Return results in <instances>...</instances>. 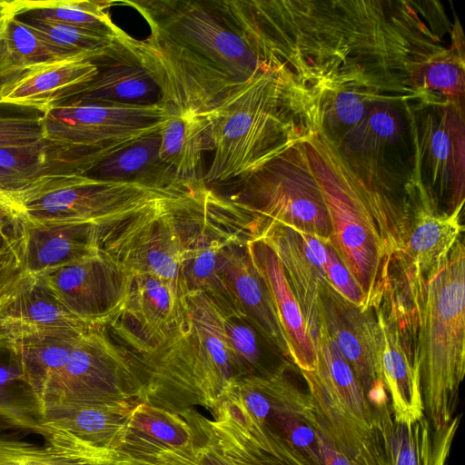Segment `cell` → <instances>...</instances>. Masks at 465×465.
<instances>
[{
    "mask_svg": "<svg viewBox=\"0 0 465 465\" xmlns=\"http://www.w3.org/2000/svg\"><path fill=\"white\" fill-rule=\"evenodd\" d=\"M246 249L253 266L268 288L292 363L298 370H316L314 343L279 258L273 250L259 238L247 241Z\"/></svg>",
    "mask_w": 465,
    "mask_h": 465,
    "instance_id": "cell-20",
    "label": "cell"
},
{
    "mask_svg": "<svg viewBox=\"0 0 465 465\" xmlns=\"http://www.w3.org/2000/svg\"><path fill=\"white\" fill-rule=\"evenodd\" d=\"M418 309L417 356L425 417L433 429L455 416L465 375V249L458 240L422 292L409 296Z\"/></svg>",
    "mask_w": 465,
    "mask_h": 465,
    "instance_id": "cell-6",
    "label": "cell"
},
{
    "mask_svg": "<svg viewBox=\"0 0 465 465\" xmlns=\"http://www.w3.org/2000/svg\"><path fill=\"white\" fill-rule=\"evenodd\" d=\"M247 241L233 242L222 250L221 272L249 323L273 350L292 361L268 288L247 252Z\"/></svg>",
    "mask_w": 465,
    "mask_h": 465,
    "instance_id": "cell-22",
    "label": "cell"
},
{
    "mask_svg": "<svg viewBox=\"0 0 465 465\" xmlns=\"http://www.w3.org/2000/svg\"><path fill=\"white\" fill-rule=\"evenodd\" d=\"M256 216L241 201L223 198L205 183L132 217L98 228L100 252L125 273H151L186 294L182 268L207 241L252 232Z\"/></svg>",
    "mask_w": 465,
    "mask_h": 465,
    "instance_id": "cell-3",
    "label": "cell"
},
{
    "mask_svg": "<svg viewBox=\"0 0 465 465\" xmlns=\"http://www.w3.org/2000/svg\"><path fill=\"white\" fill-rule=\"evenodd\" d=\"M239 181L242 202L258 216L259 226L285 225L331 241L328 210L303 142Z\"/></svg>",
    "mask_w": 465,
    "mask_h": 465,
    "instance_id": "cell-9",
    "label": "cell"
},
{
    "mask_svg": "<svg viewBox=\"0 0 465 465\" xmlns=\"http://www.w3.org/2000/svg\"><path fill=\"white\" fill-rule=\"evenodd\" d=\"M193 432V450L202 465H237L217 444L212 433L209 419L195 409L179 412Z\"/></svg>",
    "mask_w": 465,
    "mask_h": 465,
    "instance_id": "cell-43",
    "label": "cell"
},
{
    "mask_svg": "<svg viewBox=\"0 0 465 465\" xmlns=\"http://www.w3.org/2000/svg\"><path fill=\"white\" fill-rule=\"evenodd\" d=\"M0 218H5L4 215L0 213Z\"/></svg>",
    "mask_w": 465,
    "mask_h": 465,
    "instance_id": "cell-48",
    "label": "cell"
},
{
    "mask_svg": "<svg viewBox=\"0 0 465 465\" xmlns=\"http://www.w3.org/2000/svg\"><path fill=\"white\" fill-rule=\"evenodd\" d=\"M27 72L14 65L0 45V97L6 87L14 84Z\"/></svg>",
    "mask_w": 465,
    "mask_h": 465,
    "instance_id": "cell-45",
    "label": "cell"
},
{
    "mask_svg": "<svg viewBox=\"0 0 465 465\" xmlns=\"http://www.w3.org/2000/svg\"><path fill=\"white\" fill-rule=\"evenodd\" d=\"M125 275L124 305L108 326L134 350L160 343L181 322L186 294L151 273Z\"/></svg>",
    "mask_w": 465,
    "mask_h": 465,
    "instance_id": "cell-16",
    "label": "cell"
},
{
    "mask_svg": "<svg viewBox=\"0 0 465 465\" xmlns=\"http://www.w3.org/2000/svg\"><path fill=\"white\" fill-rule=\"evenodd\" d=\"M462 208L463 204L451 213L441 210L413 174L405 183L392 276L408 290L423 288L445 262L464 231Z\"/></svg>",
    "mask_w": 465,
    "mask_h": 465,
    "instance_id": "cell-12",
    "label": "cell"
},
{
    "mask_svg": "<svg viewBox=\"0 0 465 465\" xmlns=\"http://www.w3.org/2000/svg\"><path fill=\"white\" fill-rule=\"evenodd\" d=\"M255 238L265 242L279 258L312 336L323 323L321 295L329 285L326 264L331 241L274 223L259 226Z\"/></svg>",
    "mask_w": 465,
    "mask_h": 465,
    "instance_id": "cell-17",
    "label": "cell"
},
{
    "mask_svg": "<svg viewBox=\"0 0 465 465\" xmlns=\"http://www.w3.org/2000/svg\"><path fill=\"white\" fill-rule=\"evenodd\" d=\"M24 266L32 277L99 253L98 226L90 224L36 225L13 223Z\"/></svg>",
    "mask_w": 465,
    "mask_h": 465,
    "instance_id": "cell-21",
    "label": "cell"
},
{
    "mask_svg": "<svg viewBox=\"0 0 465 465\" xmlns=\"http://www.w3.org/2000/svg\"><path fill=\"white\" fill-rule=\"evenodd\" d=\"M0 45L17 68L29 71L72 56L43 38L5 6L0 13Z\"/></svg>",
    "mask_w": 465,
    "mask_h": 465,
    "instance_id": "cell-34",
    "label": "cell"
},
{
    "mask_svg": "<svg viewBox=\"0 0 465 465\" xmlns=\"http://www.w3.org/2000/svg\"><path fill=\"white\" fill-rule=\"evenodd\" d=\"M412 143L411 174L447 212L464 204V107L439 95L406 105Z\"/></svg>",
    "mask_w": 465,
    "mask_h": 465,
    "instance_id": "cell-11",
    "label": "cell"
},
{
    "mask_svg": "<svg viewBox=\"0 0 465 465\" xmlns=\"http://www.w3.org/2000/svg\"><path fill=\"white\" fill-rule=\"evenodd\" d=\"M42 407L15 364H0V432L38 434L45 440Z\"/></svg>",
    "mask_w": 465,
    "mask_h": 465,
    "instance_id": "cell-33",
    "label": "cell"
},
{
    "mask_svg": "<svg viewBox=\"0 0 465 465\" xmlns=\"http://www.w3.org/2000/svg\"><path fill=\"white\" fill-rule=\"evenodd\" d=\"M24 266L19 239L14 232L0 248V310L33 279Z\"/></svg>",
    "mask_w": 465,
    "mask_h": 465,
    "instance_id": "cell-42",
    "label": "cell"
},
{
    "mask_svg": "<svg viewBox=\"0 0 465 465\" xmlns=\"http://www.w3.org/2000/svg\"><path fill=\"white\" fill-rule=\"evenodd\" d=\"M0 465H80L49 444L0 433Z\"/></svg>",
    "mask_w": 465,
    "mask_h": 465,
    "instance_id": "cell-41",
    "label": "cell"
},
{
    "mask_svg": "<svg viewBox=\"0 0 465 465\" xmlns=\"http://www.w3.org/2000/svg\"><path fill=\"white\" fill-rule=\"evenodd\" d=\"M138 401L67 405L44 414V427L94 447H109L124 430ZM47 438V437H46Z\"/></svg>",
    "mask_w": 465,
    "mask_h": 465,
    "instance_id": "cell-25",
    "label": "cell"
},
{
    "mask_svg": "<svg viewBox=\"0 0 465 465\" xmlns=\"http://www.w3.org/2000/svg\"><path fill=\"white\" fill-rule=\"evenodd\" d=\"M160 142V132L140 139L104 159L86 175L160 188L195 185L179 181L161 162Z\"/></svg>",
    "mask_w": 465,
    "mask_h": 465,
    "instance_id": "cell-30",
    "label": "cell"
},
{
    "mask_svg": "<svg viewBox=\"0 0 465 465\" xmlns=\"http://www.w3.org/2000/svg\"><path fill=\"white\" fill-rule=\"evenodd\" d=\"M209 420L219 447L237 465H313L286 440L227 395Z\"/></svg>",
    "mask_w": 465,
    "mask_h": 465,
    "instance_id": "cell-18",
    "label": "cell"
},
{
    "mask_svg": "<svg viewBox=\"0 0 465 465\" xmlns=\"http://www.w3.org/2000/svg\"><path fill=\"white\" fill-rule=\"evenodd\" d=\"M460 415L445 426L433 429L424 416L411 423H398L393 418L385 426L389 465H447Z\"/></svg>",
    "mask_w": 465,
    "mask_h": 465,
    "instance_id": "cell-28",
    "label": "cell"
},
{
    "mask_svg": "<svg viewBox=\"0 0 465 465\" xmlns=\"http://www.w3.org/2000/svg\"><path fill=\"white\" fill-rule=\"evenodd\" d=\"M381 334L380 367L393 420L411 423L425 416L417 357V333L398 315L386 292L373 309Z\"/></svg>",
    "mask_w": 465,
    "mask_h": 465,
    "instance_id": "cell-15",
    "label": "cell"
},
{
    "mask_svg": "<svg viewBox=\"0 0 465 465\" xmlns=\"http://www.w3.org/2000/svg\"><path fill=\"white\" fill-rule=\"evenodd\" d=\"M420 91L464 107V60L458 49H441L420 61L413 74Z\"/></svg>",
    "mask_w": 465,
    "mask_h": 465,
    "instance_id": "cell-35",
    "label": "cell"
},
{
    "mask_svg": "<svg viewBox=\"0 0 465 465\" xmlns=\"http://www.w3.org/2000/svg\"><path fill=\"white\" fill-rule=\"evenodd\" d=\"M5 218H0V248H2L12 237L5 229Z\"/></svg>",
    "mask_w": 465,
    "mask_h": 465,
    "instance_id": "cell-46",
    "label": "cell"
},
{
    "mask_svg": "<svg viewBox=\"0 0 465 465\" xmlns=\"http://www.w3.org/2000/svg\"><path fill=\"white\" fill-rule=\"evenodd\" d=\"M44 112L0 103V148L44 140Z\"/></svg>",
    "mask_w": 465,
    "mask_h": 465,
    "instance_id": "cell-39",
    "label": "cell"
},
{
    "mask_svg": "<svg viewBox=\"0 0 465 465\" xmlns=\"http://www.w3.org/2000/svg\"><path fill=\"white\" fill-rule=\"evenodd\" d=\"M0 166L32 179L64 175L45 140L0 148Z\"/></svg>",
    "mask_w": 465,
    "mask_h": 465,
    "instance_id": "cell-40",
    "label": "cell"
},
{
    "mask_svg": "<svg viewBox=\"0 0 465 465\" xmlns=\"http://www.w3.org/2000/svg\"><path fill=\"white\" fill-rule=\"evenodd\" d=\"M65 175L32 179L0 166V213L15 223L26 204L56 187Z\"/></svg>",
    "mask_w": 465,
    "mask_h": 465,
    "instance_id": "cell-37",
    "label": "cell"
},
{
    "mask_svg": "<svg viewBox=\"0 0 465 465\" xmlns=\"http://www.w3.org/2000/svg\"><path fill=\"white\" fill-rule=\"evenodd\" d=\"M173 114L160 103L63 101L44 112V140L62 169L86 174L110 155L161 132Z\"/></svg>",
    "mask_w": 465,
    "mask_h": 465,
    "instance_id": "cell-7",
    "label": "cell"
},
{
    "mask_svg": "<svg viewBox=\"0 0 465 465\" xmlns=\"http://www.w3.org/2000/svg\"><path fill=\"white\" fill-rule=\"evenodd\" d=\"M84 331L25 343L9 351L41 407Z\"/></svg>",
    "mask_w": 465,
    "mask_h": 465,
    "instance_id": "cell-32",
    "label": "cell"
},
{
    "mask_svg": "<svg viewBox=\"0 0 465 465\" xmlns=\"http://www.w3.org/2000/svg\"><path fill=\"white\" fill-rule=\"evenodd\" d=\"M312 338L317 358V367L312 372L324 391L361 424L370 429L380 428L381 414L371 405L358 377L324 323Z\"/></svg>",
    "mask_w": 465,
    "mask_h": 465,
    "instance_id": "cell-26",
    "label": "cell"
},
{
    "mask_svg": "<svg viewBox=\"0 0 465 465\" xmlns=\"http://www.w3.org/2000/svg\"><path fill=\"white\" fill-rule=\"evenodd\" d=\"M54 446L80 465H202L193 446H168L131 430L127 425L109 447H94L65 436Z\"/></svg>",
    "mask_w": 465,
    "mask_h": 465,
    "instance_id": "cell-24",
    "label": "cell"
},
{
    "mask_svg": "<svg viewBox=\"0 0 465 465\" xmlns=\"http://www.w3.org/2000/svg\"><path fill=\"white\" fill-rule=\"evenodd\" d=\"M143 401L179 413L201 406L214 413L241 379L225 345L221 312L190 292L181 322L163 341L135 350Z\"/></svg>",
    "mask_w": 465,
    "mask_h": 465,
    "instance_id": "cell-4",
    "label": "cell"
},
{
    "mask_svg": "<svg viewBox=\"0 0 465 465\" xmlns=\"http://www.w3.org/2000/svg\"><path fill=\"white\" fill-rule=\"evenodd\" d=\"M127 427L146 438L168 446L189 449L193 432L182 414L146 402H139L132 411Z\"/></svg>",
    "mask_w": 465,
    "mask_h": 465,
    "instance_id": "cell-36",
    "label": "cell"
},
{
    "mask_svg": "<svg viewBox=\"0 0 465 465\" xmlns=\"http://www.w3.org/2000/svg\"><path fill=\"white\" fill-rule=\"evenodd\" d=\"M104 326L81 334L42 410L109 401H143V377L135 356L114 344Z\"/></svg>",
    "mask_w": 465,
    "mask_h": 465,
    "instance_id": "cell-10",
    "label": "cell"
},
{
    "mask_svg": "<svg viewBox=\"0 0 465 465\" xmlns=\"http://www.w3.org/2000/svg\"><path fill=\"white\" fill-rule=\"evenodd\" d=\"M310 85L282 62L265 65L208 115L213 158L204 183L246 176L316 130Z\"/></svg>",
    "mask_w": 465,
    "mask_h": 465,
    "instance_id": "cell-2",
    "label": "cell"
},
{
    "mask_svg": "<svg viewBox=\"0 0 465 465\" xmlns=\"http://www.w3.org/2000/svg\"><path fill=\"white\" fill-rule=\"evenodd\" d=\"M100 66L85 56L69 57L28 71L6 87L0 103L45 112L91 83Z\"/></svg>",
    "mask_w": 465,
    "mask_h": 465,
    "instance_id": "cell-23",
    "label": "cell"
},
{
    "mask_svg": "<svg viewBox=\"0 0 465 465\" xmlns=\"http://www.w3.org/2000/svg\"><path fill=\"white\" fill-rule=\"evenodd\" d=\"M35 278L72 314L97 326L107 327L125 300L124 272L100 251Z\"/></svg>",
    "mask_w": 465,
    "mask_h": 465,
    "instance_id": "cell-14",
    "label": "cell"
},
{
    "mask_svg": "<svg viewBox=\"0 0 465 465\" xmlns=\"http://www.w3.org/2000/svg\"><path fill=\"white\" fill-rule=\"evenodd\" d=\"M159 158L181 182L204 183L203 155L212 151L207 116L193 112L173 114L160 132Z\"/></svg>",
    "mask_w": 465,
    "mask_h": 465,
    "instance_id": "cell-27",
    "label": "cell"
},
{
    "mask_svg": "<svg viewBox=\"0 0 465 465\" xmlns=\"http://www.w3.org/2000/svg\"><path fill=\"white\" fill-rule=\"evenodd\" d=\"M5 1H0V13L4 7Z\"/></svg>",
    "mask_w": 465,
    "mask_h": 465,
    "instance_id": "cell-47",
    "label": "cell"
},
{
    "mask_svg": "<svg viewBox=\"0 0 465 465\" xmlns=\"http://www.w3.org/2000/svg\"><path fill=\"white\" fill-rule=\"evenodd\" d=\"M159 99V89L147 72L125 57L113 60L91 83L63 101L143 105Z\"/></svg>",
    "mask_w": 465,
    "mask_h": 465,
    "instance_id": "cell-29",
    "label": "cell"
},
{
    "mask_svg": "<svg viewBox=\"0 0 465 465\" xmlns=\"http://www.w3.org/2000/svg\"><path fill=\"white\" fill-rule=\"evenodd\" d=\"M95 326L72 314L34 277L0 310V348L10 351Z\"/></svg>",
    "mask_w": 465,
    "mask_h": 465,
    "instance_id": "cell-19",
    "label": "cell"
},
{
    "mask_svg": "<svg viewBox=\"0 0 465 465\" xmlns=\"http://www.w3.org/2000/svg\"><path fill=\"white\" fill-rule=\"evenodd\" d=\"M310 418L317 431L322 465H354L322 430L316 414L313 400L310 411Z\"/></svg>",
    "mask_w": 465,
    "mask_h": 465,
    "instance_id": "cell-44",
    "label": "cell"
},
{
    "mask_svg": "<svg viewBox=\"0 0 465 465\" xmlns=\"http://www.w3.org/2000/svg\"><path fill=\"white\" fill-rule=\"evenodd\" d=\"M221 316L225 345L241 378L270 374L262 363L255 328L249 322L245 323V320L229 317L222 312Z\"/></svg>",
    "mask_w": 465,
    "mask_h": 465,
    "instance_id": "cell-38",
    "label": "cell"
},
{
    "mask_svg": "<svg viewBox=\"0 0 465 465\" xmlns=\"http://www.w3.org/2000/svg\"><path fill=\"white\" fill-rule=\"evenodd\" d=\"M116 1L48 0L5 1L6 8L15 15L84 28L124 37L126 33L111 20L108 9Z\"/></svg>",
    "mask_w": 465,
    "mask_h": 465,
    "instance_id": "cell-31",
    "label": "cell"
},
{
    "mask_svg": "<svg viewBox=\"0 0 465 465\" xmlns=\"http://www.w3.org/2000/svg\"><path fill=\"white\" fill-rule=\"evenodd\" d=\"M150 26V35L128 36L130 58L151 76L159 103L173 114L207 116L225 97L267 64L218 1L123 0Z\"/></svg>",
    "mask_w": 465,
    "mask_h": 465,
    "instance_id": "cell-1",
    "label": "cell"
},
{
    "mask_svg": "<svg viewBox=\"0 0 465 465\" xmlns=\"http://www.w3.org/2000/svg\"><path fill=\"white\" fill-rule=\"evenodd\" d=\"M194 186L160 188L69 174L58 186L26 204L15 222L103 227L176 199Z\"/></svg>",
    "mask_w": 465,
    "mask_h": 465,
    "instance_id": "cell-8",
    "label": "cell"
},
{
    "mask_svg": "<svg viewBox=\"0 0 465 465\" xmlns=\"http://www.w3.org/2000/svg\"><path fill=\"white\" fill-rule=\"evenodd\" d=\"M322 322L339 351L358 377L375 411L391 408L381 378V334L372 309L362 310L330 285L321 295Z\"/></svg>",
    "mask_w": 465,
    "mask_h": 465,
    "instance_id": "cell-13",
    "label": "cell"
},
{
    "mask_svg": "<svg viewBox=\"0 0 465 465\" xmlns=\"http://www.w3.org/2000/svg\"><path fill=\"white\" fill-rule=\"evenodd\" d=\"M303 144L328 210L331 243L363 293L366 310H373L391 282L394 219L319 129Z\"/></svg>",
    "mask_w": 465,
    "mask_h": 465,
    "instance_id": "cell-5",
    "label": "cell"
}]
</instances>
